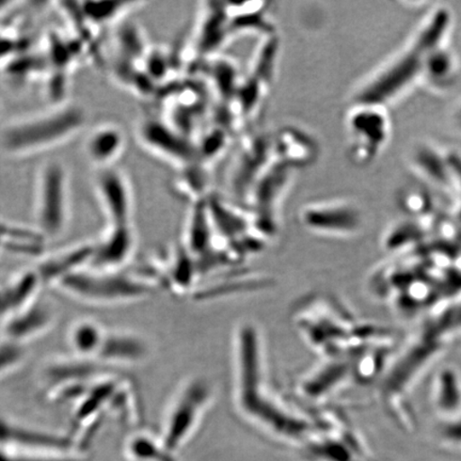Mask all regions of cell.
Segmentation results:
<instances>
[{
  "label": "cell",
  "mask_w": 461,
  "mask_h": 461,
  "mask_svg": "<svg viewBox=\"0 0 461 461\" xmlns=\"http://www.w3.org/2000/svg\"><path fill=\"white\" fill-rule=\"evenodd\" d=\"M5 317V303H4V293L3 286H0V319Z\"/></svg>",
  "instance_id": "cell-28"
},
{
  "label": "cell",
  "mask_w": 461,
  "mask_h": 461,
  "mask_svg": "<svg viewBox=\"0 0 461 461\" xmlns=\"http://www.w3.org/2000/svg\"><path fill=\"white\" fill-rule=\"evenodd\" d=\"M2 248H3L2 245H0V249H2Z\"/></svg>",
  "instance_id": "cell-29"
},
{
  "label": "cell",
  "mask_w": 461,
  "mask_h": 461,
  "mask_svg": "<svg viewBox=\"0 0 461 461\" xmlns=\"http://www.w3.org/2000/svg\"><path fill=\"white\" fill-rule=\"evenodd\" d=\"M420 327L447 345L456 341L461 338V298L432 311Z\"/></svg>",
  "instance_id": "cell-19"
},
{
  "label": "cell",
  "mask_w": 461,
  "mask_h": 461,
  "mask_svg": "<svg viewBox=\"0 0 461 461\" xmlns=\"http://www.w3.org/2000/svg\"><path fill=\"white\" fill-rule=\"evenodd\" d=\"M70 176L65 164L50 159L39 167L34 184L33 216L44 239L59 238L70 222Z\"/></svg>",
  "instance_id": "cell-2"
},
{
  "label": "cell",
  "mask_w": 461,
  "mask_h": 461,
  "mask_svg": "<svg viewBox=\"0 0 461 461\" xmlns=\"http://www.w3.org/2000/svg\"><path fill=\"white\" fill-rule=\"evenodd\" d=\"M302 221L314 232L351 236L359 232L361 218L348 204L338 201L314 202L302 210Z\"/></svg>",
  "instance_id": "cell-7"
},
{
  "label": "cell",
  "mask_w": 461,
  "mask_h": 461,
  "mask_svg": "<svg viewBox=\"0 0 461 461\" xmlns=\"http://www.w3.org/2000/svg\"><path fill=\"white\" fill-rule=\"evenodd\" d=\"M25 351L21 345H16L2 339L0 341V377L15 370L23 360Z\"/></svg>",
  "instance_id": "cell-27"
},
{
  "label": "cell",
  "mask_w": 461,
  "mask_h": 461,
  "mask_svg": "<svg viewBox=\"0 0 461 461\" xmlns=\"http://www.w3.org/2000/svg\"><path fill=\"white\" fill-rule=\"evenodd\" d=\"M95 193L108 224H130L134 212V190L128 175L117 166L97 169Z\"/></svg>",
  "instance_id": "cell-5"
},
{
  "label": "cell",
  "mask_w": 461,
  "mask_h": 461,
  "mask_svg": "<svg viewBox=\"0 0 461 461\" xmlns=\"http://www.w3.org/2000/svg\"><path fill=\"white\" fill-rule=\"evenodd\" d=\"M137 3H84L82 14L86 22L94 27H105L121 23L134 10Z\"/></svg>",
  "instance_id": "cell-23"
},
{
  "label": "cell",
  "mask_w": 461,
  "mask_h": 461,
  "mask_svg": "<svg viewBox=\"0 0 461 461\" xmlns=\"http://www.w3.org/2000/svg\"><path fill=\"white\" fill-rule=\"evenodd\" d=\"M126 135L115 123H102L89 131L85 140V154L97 169L115 166L126 148Z\"/></svg>",
  "instance_id": "cell-13"
},
{
  "label": "cell",
  "mask_w": 461,
  "mask_h": 461,
  "mask_svg": "<svg viewBox=\"0 0 461 461\" xmlns=\"http://www.w3.org/2000/svg\"><path fill=\"white\" fill-rule=\"evenodd\" d=\"M88 112L71 101L5 123L0 129V152L9 158H28L62 146L84 131Z\"/></svg>",
  "instance_id": "cell-1"
},
{
  "label": "cell",
  "mask_w": 461,
  "mask_h": 461,
  "mask_svg": "<svg viewBox=\"0 0 461 461\" xmlns=\"http://www.w3.org/2000/svg\"><path fill=\"white\" fill-rule=\"evenodd\" d=\"M303 456L308 461H371V455L353 431L346 429L325 431L303 443Z\"/></svg>",
  "instance_id": "cell-9"
},
{
  "label": "cell",
  "mask_w": 461,
  "mask_h": 461,
  "mask_svg": "<svg viewBox=\"0 0 461 461\" xmlns=\"http://www.w3.org/2000/svg\"><path fill=\"white\" fill-rule=\"evenodd\" d=\"M393 346H375L363 348L355 356L351 362V372L354 377L363 384H372L385 374L388 360ZM384 377V376H383Z\"/></svg>",
  "instance_id": "cell-21"
},
{
  "label": "cell",
  "mask_w": 461,
  "mask_h": 461,
  "mask_svg": "<svg viewBox=\"0 0 461 461\" xmlns=\"http://www.w3.org/2000/svg\"><path fill=\"white\" fill-rule=\"evenodd\" d=\"M136 138L148 152L178 167H187L194 157L192 146L176 129L163 124V120L142 119L137 125Z\"/></svg>",
  "instance_id": "cell-6"
},
{
  "label": "cell",
  "mask_w": 461,
  "mask_h": 461,
  "mask_svg": "<svg viewBox=\"0 0 461 461\" xmlns=\"http://www.w3.org/2000/svg\"><path fill=\"white\" fill-rule=\"evenodd\" d=\"M292 169L293 167L276 160L265 169L248 193L253 204L265 212V218L272 214L291 186Z\"/></svg>",
  "instance_id": "cell-14"
},
{
  "label": "cell",
  "mask_w": 461,
  "mask_h": 461,
  "mask_svg": "<svg viewBox=\"0 0 461 461\" xmlns=\"http://www.w3.org/2000/svg\"><path fill=\"white\" fill-rule=\"evenodd\" d=\"M55 321L56 314L51 305L38 298L25 308L5 317L2 339L23 346L43 336L54 326Z\"/></svg>",
  "instance_id": "cell-10"
},
{
  "label": "cell",
  "mask_w": 461,
  "mask_h": 461,
  "mask_svg": "<svg viewBox=\"0 0 461 461\" xmlns=\"http://www.w3.org/2000/svg\"><path fill=\"white\" fill-rule=\"evenodd\" d=\"M54 287L74 301L96 307L134 301L146 290L140 281L131 276L90 267L66 276Z\"/></svg>",
  "instance_id": "cell-4"
},
{
  "label": "cell",
  "mask_w": 461,
  "mask_h": 461,
  "mask_svg": "<svg viewBox=\"0 0 461 461\" xmlns=\"http://www.w3.org/2000/svg\"><path fill=\"white\" fill-rule=\"evenodd\" d=\"M120 26L115 34V46L119 55L128 63L131 61L141 65L149 50L146 38L140 29L134 24Z\"/></svg>",
  "instance_id": "cell-24"
},
{
  "label": "cell",
  "mask_w": 461,
  "mask_h": 461,
  "mask_svg": "<svg viewBox=\"0 0 461 461\" xmlns=\"http://www.w3.org/2000/svg\"><path fill=\"white\" fill-rule=\"evenodd\" d=\"M430 402L439 420L461 414V371L458 367L446 365L436 372L431 383Z\"/></svg>",
  "instance_id": "cell-15"
},
{
  "label": "cell",
  "mask_w": 461,
  "mask_h": 461,
  "mask_svg": "<svg viewBox=\"0 0 461 461\" xmlns=\"http://www.w3.org/2000/svg\"><path fill=\"white\" fill-rule=\"evenodd\" d=\"M43 285L34 268L15 275L7 285L3 286L5 317L37 301L39 290Z\"/></svg>",
  "instance_id": "cell-18"
},
{
  "label": "cell",
  "mask_w": 461,
  "mask_h": 461,
  "mask_svg": "<svg viewBox=\"0 0 461 461\" xmlns=\"http://www.w3.org/2000/svg\"><path fill=\"white\" fill-rule=\"evenodd\" d=\"M437 440L443 448L461 451V414L447 420H440Z\"/></svg>",
  "instance_id": "cell-26"
},
{
  "label": "cell",
  "mask_w": 461,
  "mask_h": 461,
  "mask_svg": "<svg viewBox=\"0 0 461 461\" xmlns=\"http://www.w3.org/2000/svg\"><path fill=\"white\" fill-rule=\"evenodd\" d=\"M136 245L134 229L130 224H108L95 243L90 268L102 272H119L129 261Z\"/></svg>",
  "instance_id": "cell-11"
},
{
  "label": "cell",
  "mask_w": 461,
  "mask_h": 461,
  "mask_svg": "<svg viewBox=\"0 0 461 461\" xmlns=\"http://www.w3.org/2000/svg\"><path fill=\"white\" fill-rule=\"evenodd\" d=\"M71 438L48 434L0 420V461H86Z\"/></svg>",
  "instance_id": "cell-3"
},
{
  "label": "cell",
  "mask_w": 461,
  "mask_h": 461,
  "mask_svg": "<svg viewBox=\"0 0 461 461\" xmlns=\"http://www.w3.org/2000/svg\"><path fill=\"white\" fill-rule=\"evenodd\" d=\"M105 333L106 330L94 320L83 319L73 322L68 332V341L74 356L95 360Z\"/></svg>",
  "instance_id": "cell-20"
},
{
  "label": "cell",
  "mask_w": 461,
  "mask_h": 461,
  "mask_svg": "<svg viewBox=\"0 0 461 461\" xmlns=\"http://www.w3.org/2000/svg\"><path fill=\"white\" fill-rule=\"evenodd\" d=\"M126 461H176L161 441L149 434H136L130 438L125 447Z\"/></svg>",
  "instance_id": "cell-22"
},
{
  "label": "cell",
  "mask_w": 461,
  "mask_h": 461,
  "mask_svg": "<svg viewBox=\"0 0 461 461\" xmlns=\"http://www.w3.org/2000/svg\"><path fill=\"white\" fill-rule=\"evenodd\" d=\"M423 234L411 224H399L392 228L384 239V249L390 253H408L416 251Z\"/></svg>",
  "instance_id": "cell-25"
},
{
  "label": "cell",
  "mask_w": 461,
  "mask_h": 461,
  "mask_svg": "<svg viewBox=\"0 0 461 461\" xmlns=\"http://www.w3.org/2000/svg\"><path fill=\"white\" fill-rule=\"evenodd\" d=\"M95 243H79L50 253L40 259L37 273L43 285H55L66 276L90 267Z\"/></svg>",
  "instance_id": "cell-12"
},
{
  "label": "cell",
  "mask_w": 461,
  "mask_h": 461,
  "mask_svg": "<svg viewBox=\"0 0 461 461\" xmlns=\"http://www.w3.org/2000/svg\"><path fill=\"white\" fill-rule=\"evenodd\" d=\"M315 141L307 132L291 128L274 140V155H280V163L293 167L308 164L313 158Z\"/></svg>",
  "instance_id": "cell-17"
},
{
  "label": "cell",
  "mask_w": 461,
  "mask_h": 461,
  "mask_svg": "<svg viewBox=\"0 0 461 461\" xmlns=\"http://www.w3.org/2000/svg\"><path fill=\"white\" fill-rule=\"evenodd\" d=\"M146 355V346L135 334L106 330L95 361L102 366L130 365L138 362Z\"/></svg>",
  "instance_id": "cell-16"
},
{
  "label": "cell",
  "mask_w": 461,
  "mask_h": 461,
  "mask_svg": "<svg viewBox=\"0 0 461 461\" xmlns=\"http://www.w3.org/2000/svg\"><path fill=\"white\" fill-rule=\"evenodd\" d=\"M101 367L103 366L95 360L79 358L77 356L70 358L62 357L50 360L42 368V385L48 390L49 396L63 390L88 385L105 375Z\"/></svg>",
  "instance_id": "cell-8"
}]
</instances>
